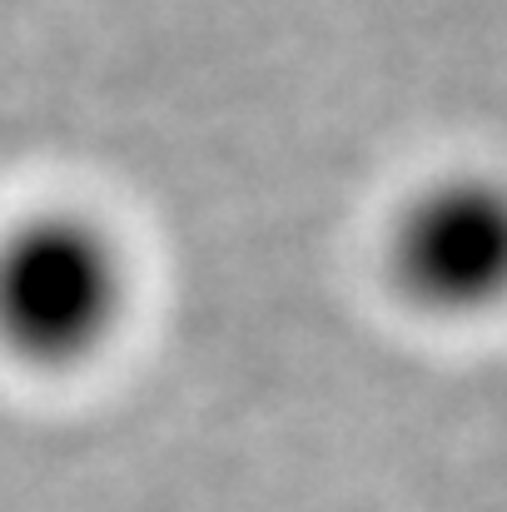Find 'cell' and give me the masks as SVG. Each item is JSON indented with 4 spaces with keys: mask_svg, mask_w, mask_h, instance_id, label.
<instances>
[{
    "mask_svg": "<svg viewBox=\"0 0 507 512\" xmlns=\"http://www.w3.org/2000/svg\"><path fill=\"white\" fill-rule=\"evenodd\" d=\"M135 269L110 224L40 209L0 229V353L35 373H75L120 339Z\"/></svg>",
    "mask_w": 507,
    "mask_h": 512,
    "instance_id": "6da1fadb",
    "label": "cell"
},
{
    "mask_svg": "<svg viewBox=\"0 0 507 512\" xmlns=\"http://www.w3.org/2000/svg\"><path fill=\"white\" fill-rule=\"evenodd\" d=\"M393 289L433 319H488L507 309V179L438 174L388 224Z\"/></svg>",
    "mask_w": 507,
    "mask_h": 512,
    "instance_id": "7a4b0ae2",
    "label": "cell"
}]
</instances>
